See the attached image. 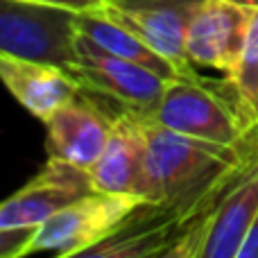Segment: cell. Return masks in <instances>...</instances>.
<instances>
[{
  "label": "cell",
  "instance_id": "cell-1",
  "mask_svg": "<svg viewBox=\"0 0 258 258\" xmlns=\"http://www.w3.org/2000/svg\"><path fill=\"white\" fill-rule=\"evenodd\" d=\"M147 116L172 132L227 147L247 143L256 129L227 77L222 82H209L200 75L165 80L163 93Z\"/></svg>",
  "mask_w": 258,
  "mask_h": 258
},
{
  "label": "cell",
  "instance_id": "cell-2",
  "mask_svg": "<svg viewBox=\"0 0 258 258\" xmlns=\"http://www.w3.org/2000/svg\"><path fill=\"white\" fill-rule=\"evenodd\" d=\"M141 204L143 200L136 195L95 190L34 227L18 258L39 251H54L59 256H86L89 249L118 231Z\"/></svg>",
  "mask_w": 258,
  "mask_h": 258
},
{
  "label": "cell",
  "instance_id": "cell-3",
  "mask_svg": "<svg viewBox=\"0 0 258 258\" xmlns=\"http://www.w3.org/2000/svg\"><path fill=\"white\" fill-rule=\"evenodd\" d=\"M258 213V129L240 172L227 183L174 258H238Z\"/></svg>",
  "mask_w": 258,
  "mask_h": 258
},
{
  "label": "cell",
  "instance_id": "cell-4",
  "mask_svg": "<svg viewBox=\"0 0 258 258\" xmlns=\"http://www.w3.org/2000/svg\"><path fill=\"white\" fill-rule=\"evenodd\" d=\"M75 16L36 0H0V52L66 68L75 52Z\"/></svg>",
  "mask_w": 258,
  "mask_h": 258
},
{
  "label": "cell",
  "instance_id": "cell-5",
  "mask_svg": "<svg viewBox=\"0 0 258 258\" xmlns=\"http://www.w3.org/2000/svg\"><path fill=\"white\" fill-rule=\"evenodd\" d=\"M66 71L77 80L80 89L104 95L138 113H152L165 86V80L154 71L107 52L82 32L75 36V52Z\"/></svg>",
  "mask_w": 258,
  "mask_h": 258
},
{
  "label": "cell",
  "instance_id": "cell-6",
  "mask_svg": "<svg viewBox=\"0 0 258 258\" xmlns=\"http://www.w3.org/2000/svg\"><path fill=\"white\" fill-rule=\"evenodd\" d=\"M91 192L95 188L89 170L48 156L45 165L21 190L0 202V229H34Z\"/></svg>",
  "mask_w": 258,
  "mask_h": 258
},
{
  "label": "cell",
  "instance_id": "cell-7",
  "mask_svg": "<svg viewBox=\"0 0 258 258\" xmlns=\"http://www.w3.org/2000/svg\"><path fill=\"white\" fill-rule=\"evenodd\" d=\"M249 18L251 3L247 0H202L186 32L188 61L231 77L240 61Z\"/></svg>",
  "mask_w": 258,
  "mask_h": 258
},
{
  "label": "cell",
  "instance_id": "cell-8",
  "mask_svg": "<svg viewBox=\"0 0 258 258\" xmlns=\"http://www.w3.org/2000/svg\"><path fill=\"white\" fill-rule=\"evenodd\" d=\"M200 3L202 0H109L98 9L141 36L183 73L197 75L186 57V32Z\"/></svg>",
  "mask_w": 258,
  "mask_h": 258
},
{
  "label": "cell",
  "instance_id": "cell-9",
  "mask_svg": "<svg viewBox=\"0 0 258 258\" xmlns=\"http://www.w3.org/2000/svg\"><path fill=\"white\" fill-rule=\"evenodd\" d=\"M113 118L104 116L89 91L80 89L45 120L48 154L91 170L111 136Z\"/></svg>",
  "mask_w": 258,
  "mask_h": 258
},
{
  "label": "cell",
  "instance_id": "cell-10",
  "mask_svg": "<svg viewBox=\"0 0 258 258\" xmlns=\"http://www.w3.org/2000/svg\"><path fill=\"white\" fill-rule=\"evenodd\" d=\"M0 82L34 118L45 122L63 102L80 93L63 66L0 52Z\"/></svg>",
  "mask_w": 258,
  "mask_h": 258
},
{
  "label": "cell",
  "instance_id": "cell-11",
  "mask_svg": "<svg viewBox=\"0 0 258 258\" xmlns=\"http://www.w3.org/2000/svg\"><path fill=\"white\" fill-rule=\"evenodd\" d=\"M145 147L147 143L141 113L122 109L118 116H113L107 147L89 170L95 190L136 195L143 177V165H145Z\"/></svg>",
  "mask_w": 258,
  "mask_h": 258
},
{
  "label": "cell",
  "instance_id": "cell-12",
  "mask_svg": "<svg viewBox=\"0 0 258 258\" xmlns=\"http://www.w3.org/2000/svg\"><path fill=\"white\" fill-rule=\"evenodd\" d=\"M75 27H77V32H82V34H86L89 39H93L95 43H98L100 48H104L107 52L116 54V57H122V59H129V61H134V63H141V66L154 71L156 75H161L163 80L195 77V75L183 73L177 63H172L161 52H156L154 48H150L141 36H136L132 30H127V27L120 25L118 21L109 18L107 14H102L98 7L77 14Z\"/></svg>",
  "mask_w": 258,
  "mask_h": 258
},
{
  "label": "cell",
  "instance_id": "cell-13",
  "mask_svg": "<svg viewBox=\"0 0 258 258\" xmlns=\"http://www.w3.org/2000/svg\"><path fill=\"white\" fill-rule=\"evenodd\" d=\"M227 80L231 82L233 91L240 100L247 120L251 122V127H258V3H251V18L240 52V61H238L233 75Z\"/></svg>",
  "mask_w": 258,
  "mask_h": 258
},
{
  "label": "cell",
  "instance_id": "cell-14",
  "mask_svg": "<svg viewBox=\"0 0 258 258\" xmlns=\"http://www.w3.org/2000/svg\"><path fill=\"white\" fill-rule=\"evenodd\" d=\"M34 229H0V258H18Z\"/></svg>",
  "mask_w": 258,
  "mask_h": 258
},
{
  "label": "cell",
  "instance_id": "cell-15",
  "mask_svg": "<svg viewBox=\"0 0 258 258\" xmlns=\"http://www.w3.org/2000/svg\"><path fill=\"white\" fill-rule=\"evenodd\" d=\"M238 258H258V213H256L254 222H251L249 231H247L245 240H242Z\"/></svg>",
  "mask_w": 258,
  "mask_h": 258
},
{
  "label": "cell",
  "instance_id": "cell-16",
  "mask_svg": "<svg viewBox=\"0 0 258 258\" xmlns=\"http://www.w3.org/2000/svg\"><path fill=\"white\" fill-rule=\"evenodd\" d=\"M36 3H45V5H57V7H66L73 12H89L102 5V0H36Z\"/></svg>",
  "mask_w": 258,
  "mask_h": 258
},
{
  "label": "cell",
  "instance_id": "cell-17",
  "mask_svg": "<svg viewBox=\"0 0 258 258\" xmlns=\"http://www.w3.org/2000/svg\"><path fill=\"white\" fill-rule=\"evenodd\" d=\"M247 3H258V0H247Z\"/></svg>",
  "mask_w": 258,
  "mask_h": 258
},
{
  "label": "cell",
  "instance_id": "cell-18",
  "mask_svg": "<svg viewBox=\"0 0 258 258\" xmlns=\"http://www.w3.org/2000/svg\"><path fill=\"white\" fill-rule=\"evenodd\" d=\"M104 3H109V0H102V5H104Z\"/></svg>",
  "mask_w": 258,
  "mask_h": 258
},
{
  "label": "cell",
  "instance_id": "cell-19",
  "mask_svg": "<svg viewBox=\"0 0 258 258\" xmlns=\"http://www.w3.org/2000/svg\"><path fill=\"white\" fill-rule=\"evenodd\" d=\"M256 129H258V127H256Z\"/></svg>",
  "mask_w": 258,
  "mask_h": 258
}]
</instances>
